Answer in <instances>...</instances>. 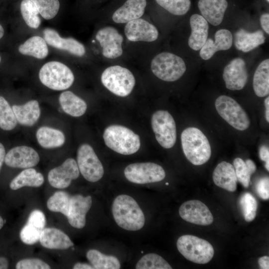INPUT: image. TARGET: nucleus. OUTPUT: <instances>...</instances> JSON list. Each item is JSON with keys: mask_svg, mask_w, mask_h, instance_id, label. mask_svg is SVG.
Masks as SVG:
<instances>
[{"mask_svg": "<svg viewBox=\"0 0 269 269\" xmlns=\"http://www.w3.org/2000/svg\"><path fill=\"white\" fill-rule=\"evenodd\" d=\"M253 88L256 95L260 97L269 94V59L261 62L258 66L253 78Z\"/></svg>", "mask_w": 269, "mask_h": 269, "instance_id": "nucleus-31", "label": "nucleus"}, {"mask_svg": "<svg viewBox=\"0 0 269 269\" xmlns=\"http://www.w3.org/2000/svg\"><path fill=\"white\" fill-rule=\"evenodd\" d=\"M266 107V118L268 122H269V97H268L265 100Z\"/></svg>", "mask_w": 269, "mask_h": 269, "instance_id": "nucleus-53", "label": "nucleus"}, {"mask_svg": "<svg viewBox=\"0 0 269 269\" xmlns=\"http://www.w3.org/2000/svg\"><path fill=\"white\" fill-rule=\"evenodd\" d=\"M42 231L31 224L26 223L20 231V239L25 244L33 245L39 241Z\"/></svg>", "mask_w": 269, "mask_h": 269, "instance_id": "nucleus-42", "label": "nucleus"}, {"mask_svg": "<svg viewBox=\"0 0 269 269\" xmlns=\"http://www.w3.org/2000/svg\"><path fill=\"white\" fill-rule=\"evenodd\" d=\"M128 180L136 184L159 182L165 177L163 168L153 162L134 163L128 165L124 170Z\"/></svg>", "mask_w": 269, "mask_h": 269, "instance_id": "nucleus-11", "label": "nucleus"}, {"mask_svg": "<svg viewBox=\"0 0 269 269\" xmlns=\"http://www.w3.org/2000/svg\"><path fill=\"white\" fill-rule=\"evenodd\" d=\"M136 269H171V266L160 256L149 253L143 256L137 263Z\"/></svg>", "mask_w": 269, "mask_h": 269, "instance_id": "nucleus-37", "label": "nucleus"}, {"mask_svg": "<svg viewBox=\"0 0 269 269\" xmlns=\"http://www.w3.org/2000/svg\"><path fill=\"white\" fill-rule=\"evenodd\" d=\"M183 151L187 159L193 164L200 165L210 159L211 149L205 134L198 128L189 127L181 135Z\"/></svg>", "mask_w": 269, "mask_h": 269, "instance_id": "nucleus-2", "label": "nucleus"}, {"mask_svg": "<svg viewBox=\"0 0 269 269\" xmlns=\"http://www.w3.org/2000/svg\"><path fill=\"white\" fill-rule=\"evenodd\" d=\"M256 190L259 196L263 199L269 198V179L268 177L260 179L256 185Z\"/></svg>", "mask_w": 269, "mask_h": 269, "instance_id": "nucleus-45", "label": "nucleus"}, {"mask_svg": "<svg viewBox=\"0 0 269 269\" xmlns=\"http://www.w3.org/2000/svg\"><path fill=\"white\" fill-rule=\"evenodd\" d=\"M43 33L46 43L54 48L67 51L79 57L83 56L86 52L85 48L81 43L71 37L62 38L53 29L46 28Z\"/></svg>", "mask_w": 269, "mask_h": 269, "instance_id": "nucleus-19", "label": "nucleus"}, {"mask_svg": "<svg viewBox=\"0 0 269 269\" xmlns=\"http://www.w3.org/2000/svg\"><path fill=\"white\" fill-rule=\"evenodd\" d=\"M266 1L269 3V0H266Z\"/></svg>", "mask_w": 269, "mask_h": 269, "instance_id": "nucleus-56", "label": "nucleus"}, {"mask_svg": "<svg viewBox=\"0 0 269 269\" xmlns=\"http://www.w3.org/2000/svg\"><path fill=\"white\" fill-rule=\"evenodd\" d=\"M92 203V197L88 195L84 197L77 194L71 196L67 219L70 225L74 228L82 229L86 225V216Z\"/></svg>", "mask_w": 269, "mask_h": 269, "instance_id": "nucleus-18", "label": "nucleus"}, {"mask_svg": "<svg viewBox=\"0 0 269 269\" xmlns=\"http://www.w3.org/2000/svg\"><path fill=\"white\" fill-rule=\"evenodd\" d=\"M18 51L23 55L41 59L47 56L48 48L44 38L39 36H34L20 45Z\"/></svg>", "mask_w": 269, "mask_h": 269, "instance_id": "nucleus-32", "label": "nucleus"}, {"mask_svg": "<svg viewBox=\"0 0 269 269\" xmlns=\"http://www.w3.org/2000/svg\"><path fill=\"white\" fill-rule=\"evenodd\" d=\"M5 156V148L3 144L0 142V170L2 165Z\"/></svg>", "mask_w": 269, "mask_h": 269, "instance_id": "nucleus-51", "label": "nucleus"}, {"mask_svg": "<svg viewBox=\"0 0 269 269\" xmlns=\"http://www.w3.org/2000/svg\"><path fill=\"white\" fill-rule=\"evenodd\" d=\"M17 269H49L50 267L38 259H26L19 261L16 265Z\"/></svg>", "mask_w": 269, "mask_h": 269, "instance_id": "nucleus-43", "label": "nucleus"}, {"mask_svg": "<svg viewBox=\"0 0 269 269\" xmlns=\"http://www.w3.org/2000/svg\"><path fill=\"white\" fill-rule=\"evenodd\" d=\"M77 160L79 171L87 181L95 182L103 176V166L90 145L84 143L79 147Z\"/></svg>", "mask_w": 269, "mask_h": 269, "instance_id": "nucleus-10", "label": "nucleus"}, {"mask_svg": "<svg viewBox=\"0 0 269 269\" xmlns=\"http://www.w3.org/2000/svg\"><path fill=\"white\" fill-rule=\"evenodd\" d=\"M233 44V35L227 29H221L216 31L215 40L207 38L206 42L200 49V56L202 59H210L218 51L227 50Z\"/></svg>", "mask_w": 269, "mask_h": 269, "instance_id": "nucleus-20", "label": "nucleus"}, {"mask_svg": "<svg viewBox=\"0 0 269 269\" xmlns=\"http://www.w3.org/2000/svg\"><path fill=\"white\" fill-rule=\"evenodd\" d=\"M103 138L109 148L121 154H134L138 150L140 146L138 135L121 125H113L106 128Z\"/></svg>", "mask_w": 269, "mask_h": 269, "instance_id": "nucleus-3", "label": "nucleus"}, {"mask_svg": "<svg viewBox=\"0 0 269 269\" xmlns=\"http://www.w3.org/2000/svg\"><path fill=\"white\" fill-rule=\"evenodd\" d=\"M36 136L38 143L45 148L60 147L65 141V135L61 131L45 126L37 130Z\"/></svg>", "mask_w": 269, "mask_h": 269, "instance_id": "nucleus-29", "label": "nucleus"}, {"mask_svg": "<svg viewBox=\"0 0 269 269\" xmlns=\"http://www.w3.org/2000/svg\"><path fill=\"white\" fill-rule=\"evenodd\" d=\"M80 171L76 160L72 158L65 160L59 166L49 171L48 180L53 187L59 189L68 187L73 180L79 176Z\"/></svg>", "mask_w": 269, "mask_h": 269, "instance_id": "nucleus-14", "label": "nucleus"}, {"mask_svg": "<svg viewBox=\"0 0 269 269\" xmlns=\"http://www.w3.org/2000/svg\"><path fill=\"white\" fill-rule=\"evenodd\" d=\"M39 78L44 85L57 91L68 89L74 81L71 69L58 61H50L43 65L39 71Z\"/></svg>", "mask_w": 269, "mask_h": 269, "instance_id": "nucleus-7", "label": "nucleus"}, {"mask_svg": "<svg viewBox=\"0 0 269 269\" xmlns=\"http://www.w3.org/2000/svg\"><path fill=\"white\" fill-rule=\"evenodd\" d=\"M59 101L63 111L72 117L83 115L87 108L86 102L70 91L62 92L59 96Z\"/></svg>", "mask_w": 269, "mask_h": 269, "instance_id": "nucleus-28", "label": "nucleus"}, {"mask_svg": "<svg viewBox=\"0 0 269 269\" xmlns=\"http://www.w3.org/2000/svg\"><path fill=\"white\" fill-rule=\"evenodd\" d=\"M125 33L129 40L134 42H152L156 40L158 36V32L155 26L139 18L127 23Z\"/></svg>", "mask_w": 269, "mask_h": 269, "instance_id": "nucleus-17", "label": "nucleus"}, {"mask_svg": "<svg viewBox=\"0 0 269 269\" xmlns=\"http://www.w3.org/2000/svg\"><path fill=\"white\" fill-rule=\"evenodd\" d=\"M161 7L175 15H183L190 9V0H155Z\"/></svg>", "mask_w": 269, "mask_h": 269, "instance_id": "nucleus-38", "label": "nucleus"}, {"mask_svg": "<svg viewBox=\"0 0 269 269\" xmlns=\"http://www.w3.org/2000/svg\"><path fill=\"white\" fill-rule=\"evenodd\" d=\"M259 155L261 159L266 162L265 166L268 171H269V147L266 145H262L260 148Z\"/></svg>", "mask_w": 269, "mask_h": 269, "instance_id": "nucleus-46", "label": "nucleus"}, {"mask_svg": "<svg viewBox=\"0 0 269 269\" xmlns=\"http://www.w3.org/2000/svg\"><path fill=\"white\" fill-rule=\"evenodd\" d=\"M0 61H1V58H0Z\"/></svg>", "mask_w": 269, "mask_h": 269, "instance_id": "nucleus-57", "label": "nucleus"}, {"mask_svg": "<svg viewBox=\"0 0 269 269\" xmlns=\"http://www.w3.org/2000/svg\"><path fill=\"white\" fill-rule=\"evenodd\" d=\"M4 29L2 26L0 24V39H1L4 35Z\"/></svg>", "mask_w": 269, "mask_h": 269, "instance_id": "nucleus-54", "label": "nucleus"}, {"mask_svg": "<svg viewBox=\"0 0 269 269\" xmlns=\"http://www.w3.org/2000/svg\"><path fill=\"white\" fill-rule=\"evenodd\" d=\"M213 180L219 187L230 192L236 191L237 178L234 166L230 163L222 161L214 170Z\"/></svg>", "mask_w": 269, "mask_h": 269, "instance_id": "nucleus-25", "label": "nucleus"}, {"mask_svg": "<svg viewBox=\"0 0 269 269\" xmlns=\"http://www.w3.org/2000/svg\"><path fill=\"white\" fill-rule=\"evenodd\" d=\"M17 122L12 108L3 97L0 96V128L10 131L16 127Z\"/></svg>", "mask_w": 269, "mask_h": 269, "instance_id": "nucleus-35", "label": "nucleus"}, {"mask_svg": "<svg viewBox=\"0 0 269 269\" xmlns=\"http://www.w3.org/2000/svg\"><path fill=\"white\" fill-rule=\"evenodd\" d=\"M112 212L116 223L125 230L135 231L144 226V214L136 201L129 195L117 196L112 204Z\"/></svg>", "mask_w": 269, "mask_h": 269, "instance_id": "nucleus-1", "label": "nucleus"}, {"mask_svg": "<svg viewBox=\"0 0 269 269\" xmlns=\"http://www.w3.org/2000/svg\"><path fill=\"white\" fill-rule=\"evenodd\" d=\"M239 202L245 220L252 221L256 217L258 207L255 198L250 193L246 192L241 196Z\"/></svg>", "mask_w": 269, "mask_h": 269, "instance_id": "nucleus-40", "label": "nucleus"}, {"mask_svg": "<svg viewBox=\"0 0 269 269\" xmlns=\"http://www.w3.org/2000/svg\"><path fill=\"white\" fill-rule=\"evenodd\" d=\"M20 11L25 22L29 27L36 29L39 26L41 23V19L38 15L39 13L30 0L21 1Z\"/></svg>", "mask_w": 269, "mask_h": 269, "instance_id": "nucleus-36", "label": "nucleus"}, {"mask_svg": "<svg viewBox=\"0 0 269 269\" xmlns=\"http://www.w3.org/2000/svg\"><path fill=\"white\" fill-rule=\"evenodd\" d=\"M74 269H93L92 265L87 264L77 263L73 266Z\"/></svg>", "mask_w": 269, "mask_h": 269, "instance_id": "nucleus-50", "label": "nucleus"}, {"mask_svg": "<svg viewBox=\"0 0 269 269\" xmlns=\"http://www.w3.org/2000/svg\"><path fill=\"white\" fill-rule=\"evenodd\" d=\"M266 37L263 31L250 32L240 29L234 34V43L236 48L244 52H248L265 43Z\"/></svg>", "mask_w": 269, "mask_h": 269, "instance_id": "nucleus-26", "label": "nucleus"}, {"mask_svg": "<svg viewBox=\"0 0 269 269\" xmlns=\"http://www.w3.org/2000/svg\"><path fill=\"white\" fill-rule=\"evenodd\" d=\"M237 180L245 187H248L250 182L251 173L249 171L245 162L241 158H236L233 161Z\"/></svg>", "mask_w": 269, "mask_h": 269, "instance_id": "nucleus-41", "label": "nucleus"}, {"mask_svg": "<svg viewBox=\"0 0 269 269\" xmlns=\"http://www.w3.org/2000/svg\"><path fill=\"white\" fill-rule=\"evenodd\" d=\"M245 162L249 171L252 174L256 170V166L255 163L253 162V161L250 159H247Z\"/></svg>", "mask_w": 269, "mask_h": 269, "instance_id": "nucleus-49", "label": "nucleus"}, {"mask_svg": "<svg viewBox=\"0 0 269 269\" xmlns=\"http://www.w3.org/2000/svg\"><path fill=\"white\" fill-rule=\"evenodd\" d=\"M223 78L227 89L242 90L248 80V72L245 61L241 58L233 59L224 69Z\"/></svg>", "mask_w": 269, "mask_h": 269, "instance_id": "nucleus-15", "label": "nucleus"}, {"mask_svg": "<svg viewBox=\"0 0 269 269\" xmlns=\"http://www.w3.org/2000/svg\"><path fill=\"white\" fill-rule=\"evenodd\" d=\"M101 81L108 90L120 97L130 95L135 83L133 73L129 69L119 65L106 68L102 74Z\"/></svg>", "mask_w": 269, "mask_h": 269, "instance_id": "nucleus-6", "label": "nucleus"}, {"mask_svg": "<svg viewBox=\"0 0 269 269\" xmlns=\"http://www.w3.org/2000/svg\"><path fill=\"white\" fill-rule=\"evenodd\" d=\"M86 257L94 269H119L121 268L120 263L116 257L106 255L97 250H89Z\"/></svg>", "mask_w": 269, "mask_h": 269, "instance_id": "nucleus-33", "label": "nucleus"}, {"mask_svg": "<svg viewBox=\"0 0 269 269\" xmlns=\"http://www.w3.org/2000/svg\"><path fill=\"white\" fill-rule=\"evenodd\" d=\"M190 24L191 32L188 45L192 49L197 51L202 48L207 39L208 23L201 15L193 14L190 18Z\"/></svg>", "mask_w": 269, "mask_h": 269, "instance_id": "nucleus-23", "label": "nucleus"}, {"mask_svg": "<svg viewBox=\"0 0 269 269\" xmlns=\"http://www.w3.org/2000/svg\"><path fill=\"white\" fill-rule=\"evenodd\" d=\"M176 245L178 251L185 259L196 264L208 263L214 254V249L210 243L193 235L180 237Z\"/></svg>", "mask_w": 269, "mask_h": 269, "instance_id": "nucleus-4", "label": "nucleus"}, {"mask_svg": "<svg viewBox=\"0 0 269 269\" xmlns=\"http://www.w3.org/2000/svg\"><path fill=\"white\" fill-rule=\"evenodd\" d=\"M146 5V0H127L114 12L113 20L124 23L139 18L143 14Z\"/></svg>", "mask_w": 269, "mask_h": 269, "instance_id": "nucleus-22", "label": "nucleus"}, {"mask_svg": "<svg viewBox=\"0 0 269 269\" xmlns=\"http://www.w3.org/2000/svg\"><path fill=\"white\" fill-rule=\"evenodd\" d=\"M151 124L158 143L165 148L172 147L176 140V128L171 115L167 111H157L152 116Z\"/></svg>", "mask_w": 269, "mask_h": 269, "instance_id": "nucleus-9", "label": "nucleus"}, {"mask_svg": "<svg viewBox=\"0 0 269 269\" xmlns=\"http://www.w3.org/2000/svg\"><path fill=\"white\" fill-rule=\"evenodd\" d=\"M8 267V262L7 260L4 257H0V269H7Z\"/></svg>", "mask_w": 269, "mask_h": 269, "instance_id": "nucleus-52", "label": "nucleus"}, {"mask_svg": "<svg viewBox=\"0 0 269 269\" xmlns=\"http://www.w3.org/2000/svg\"><path fill=\"white\" fill-rule=\"evenodd\" d=\"M260 22L263 29L267 33H269V14L265 13L260 17Z\"/></svg>", "mask_w": 269, "mask_h": 269, "instance_id": "nucleus-47", "label": "nucleus"}, {"mask_svg": "<svg viewBox=\"0 0 269 269\" xmlns=\"http://www.w3.org/2000/svg\"><path fill=\"white\" fill-rule=\"evenodd\" d=\"M260 267L262 269H269V257L268 256H263L259 258L258 260Z\"/></svg>", "mask_w": 269, "mask_h": 269, "instance_id": "nucleus-48", "label": "nucleus"}, {"mask_svg": "<svg viewBox=\"0 0 269 269\" xmlns=\"http://www.w3.org/2000/svg\"><path fill=\"white\" fill-rule=\"evenodd\" d=\"M44 181L43 175L32 168H26L22 171L10 182L11 189L16 190L24 186L38 187Z\"/></svg>", "mask_w": 269, "mask_h": 269, "instance_id": "nucleus-30", "label": "nucleus"}, {"mask_svg": "<svg viewBox=\"0 0 269 269\" xmlns=\"http://www.w3.org/2000/svg\"><path fill=\"white\" fill-rule=\"evenodd\" d=\"M215 105L219 115L235 129L244 131L250 126V120L247 114L233 98L220 96L216 100Z\"/></svg>", "mask_w": 269, "mask_h": 269, "instance_id": "nucleus-8", "label": "nucleus"}, {"mask_svg": "<svg viewBox=\"0 0 269 269\" xmlns=\"http://www.w3.org/2000/svg\"><path fill=\"white\" fill-rule=\"evenodd\" d=\"M150 67L155 76L167 82L178 80L186 70L185 63L180 57L166 52L156 55L151 61Z\"/></svg>", "mask_w": 269, "mask_h": 269, "instance_id": "nucleus-5", "label": "nucleus"}, {"mask_svg": "<svg viewBox=\"0 0 269 269\" xmlns=\"http://www.w3.org/2000/svg\"><path fill=\"white\" fill-rule=\"evenodd\" d=\"M168 183H166V185H168Z\"/></svg>", "mask_w": 269, "mask_h": 269, "instance_id": "nucleus-58", "label": "nucleus"}, {"mask_svg": "<svg viewBox=\"0 0 269 269\" xmlns=\"http://www.w3.org/2000/svg\"><path fill=\"white\" fill-rule=\"evenodd\" d=\"M26 223L31 224L43 230L46 225V218L42 211L34 210L29 214Z\"/></svg>", "mask_w": 269, "mask_h": 269, "instance_id": "nucleus-44", "label": "nucleus"}, {"mask_svg": "<svg viewBox=\"0 0 269 269\" xmlns=\"http://www.w3.org/2000/svg\"><path fill=\"white\" fill-rule=\"evenodd\" d=\"M228 6L227 0H199L198 2L201 15L214 26L222 22Z\"/></svg>", "mask_w": 269, "mask_h": 269, "instance_id": "nucleus-21", "label": "nucleus"}, {"mask_svg": "<svg viewBox=\"0 0 269 269\" xmlns=\"http://www.w3.org/2000/svg\"><path fill=\"white\" fill-rule=\"evenodd\" d=\"M70 195L64 191L54 193L48 200L47 207L52 212H60L66 216L69 208Z\"/></svg>", "mask_w": 269, "mask_h": 269, "instance_id": "nucleus-34", "label": "nucleus"}, {"mask_svg": "<svg viewBox=\"0 0 269 269\" xmlns=\"http://www.w3.org/2000/svg\"><path fill=\"white\" fill-rule=\"evenodd\" d=\"M39 241L43 247L50 249L66 250L74 246L68 235L54 228H44Z\"/></svg>", "mask_w": 269, "mask_h": 269, "instance_id": "nucleus-24", "label": "nucleus"}, {"mask_svg": "<svg viewBox=\"0 0 269 269\" xmlns=\"http://www.w3.org/2000/svg\"><path fill=\"white\" fill-rule=\"evenodd\" d=\"M17 122L20 125L31 127L38 120L40 109L37 101L32 100L21 105L12 107Z\"/></svg>", "mask_w": 269, "mask_h": 269, "instance_id": "nucleus-27", "label": "nucleus"}, {"mask_svg": "<svg viewBox=\"0 0 269 269\" xmlns=\"http://www.w3.org/2000/svg\"><path fill=\"white\" fill-rule=\"evenodd\" d=\"M4 224V221L1 217L0 216V229L2 227Z\"/></svg>", "mask_w": 269, "mask_h": 269, "instance_id": "nucleus-55", "label": "nucleus"}, {"mask_svg": "<svg viewBox=\"0 0 269 269\" xmlns=\"http://www.w3.org/2000/svg\"><path fill=\"white\" fill-rule=\"evenodd\" d=\"M179 214L184 220L199 225H209L213 221V215L209 208L197 200L183 203L179 207Z\"/></svg>", "mask_w": 269, "mask_h": 269, "instance_id": "nucleus-12", "label": "nucleus"}, {"mask_svg": "<svg viewBox=\"0 0 269 269\" xmlns=\"http://www.w3.org/2000/svg\"><path fill=\"white\" fill-rule=\"evenodd\" d=\"M40 157L35 150L28 146H18L10 149L6 154L4 162L13 168H28L36 166Z\"/></svg>", "mask_w": 269, "mask_h": 269, "instance_id": "nucleus-16", "label": "nucleus"}, {"mask_svg": "<svg viewBox=\"0 0 269 269\" xmlns=\"http://www.w3.org/2000/svg\"><path fill=\"white\" fill-rule=\"evenodd\" d=\"M96 38L102 48L104 56L110 59H115L123 53V36L115 28L111 26L103 27L98 30Z\"/></svg>", "mask_w": 269, "mask_h": 269, "instance_id": "nucleus-13", "label": "nucleus"}, {"mask_svg": "<svg viewBox=\"0 0 269 269\" xmlns=\"http://www.w3.org/2000/svg\"><path fill=\"white\" fill-rule=\"evenodd\" d=\"M43 18L49 20L57 14L60 3L58 0H30Z\"/></svg>", "mask_w": 269, "mask_h": 269, "instance_id": "nucleus-39", "label": "nucleus"}]
</instances>
